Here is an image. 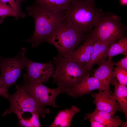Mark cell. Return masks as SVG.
Instances as JSON below:
<instances>
[{
    "instance_id": "obj_1",
    "label": "cell",
    "mask_w": 127,
    "mask_h": 127,
    "mask_svg": "<svg viewBox=\"0 0 127 127\" xmlns=\"http://www.w3.org/2000/svg\"><path fill=\"white\" fill-rule=\"evenodd\" d=\"M28 15L35 22L33 34L25 41L30 43L32 47H37L50 35L60 25L66 17L65 11L56 13L44 9L35 4L28 6Z\"/></svg>"
},
{
    "instance_id": "obj_2",
    "label": "cell",
    "mask_w": 127,
    "mask_h": 127,
    "mask_svg": "<svg viewBox=\"0 0 127 127\" xmlns=\"http://www.w3.org/2000/svg\"><path fill=\"white\" fill-rule=\"evenodd\" d=\"M53 62L54 71L52 82L65 90L66 93L87 76L90 75L86 64H81L58 55L54 57Z\"/></svg>"
},
{
    "instance_id": "obj_3",
    "label": "cell",
    "mask_w": 127,
    "mask_h": 127,
    "mask_svg": "<svg viewBox=\"0 0 127 127\" xmlns=\"http://www.w3.org/2000/svg\"><path fill=\"white\" fill-rule=\"evenodd\" d=\"M89 35L76 28L66 17L60 25L44 42L48 43L56 48L58 56L70 58L71 52Z\"/></svg>"
},
{
    "instance_id": "obj_4",
    "label": "cell",
    "mask_w": 127,
    "mask_h": 127,
    "mask_svg": "<svg viewBox=\"0 0 127 127\" xmlns=\"http://www.w3.org/2000/svg\"><path fill=\"white\" fill-rule=\"evenodd\" d=\"M66 17L76 28L89 35L103 13L96 7L94 1L75 0L65 12Z\"/></svg>"
},
{
    "instance_id": "obj_5",
    "label": "cell",
    "mask_w": 127,
    "mask_h": 127,
    "mask_svg": "<svg viewBox=\"0 0 127 127\" xmlns=\"http://www.w3.org/2000/svg\"><path fill=\"white\" fill-rule=\"evenodd\" d=\"M127 27L122 22L121 18L111 13H104L89 36L94 41L109 46L126 36Z\"/></svg>"
},
{
    "instance_id": "obj_6",
    "label": "cell",
    "mask_w": 127,
    "mask_h": 127,
    "mask_svg": "<svg viewBox=\"0 0 127 127\" xmlns=\"http://www.w3.org/2000/svg\"><path fill=\"white\" fill-rule=\"evenodd\" d=\"M16 87L15 92L12 95H9L7 98L10 103V107L6 110L2 116L16 110L24 112L36 113L42 118L45 117L46 113H49L48 108L40 107L28 93L23 90L18 85H16Z\"/></svg>"
},
{
    "instance_id": "obj_7",
    "label": "cell",
    "mask_w": 127,
    "mask_h": 127,
    "mask_svg": "<svg viewBox=\"0 0 127 127\" xmlns=\"http://www.w3.org/2000/svg\"><path fill=\"white\" fill-rule=\"evenodd\" d=\"M34 99L41 107L50 106L54 108H59L56 103V99L60 94L66 91L57 87L55 88L48 87L43 83L32 82L24 80L21 85H18Z\"/></svg>"
},
{
    "instance_id": "obj_8",
    "label": "cell",
    "mask_w": 127,
    "mask_h": 127,
    "mask_svg": "<svg viewBox=\"0 0 127 127\" xmlns=\"http://www.w3.org/2000/svg\"><path fill=\"white\" fill-rule=\"evenodd\" d=\"M26 48H23L14 57L6 58L0 56V79L8 90L10 86L16 84L22 70L29 60L26 56Z\"/></svg>"
},
{
    "instance_id": "obj_9",
    "label": "cell",
    "mask_w": 127,
    "mask_h": 127,
    "mask_svg": "<svg viewBox=\"0 0 127 127\" xmlns=\"http://www.w3.org/2000/svg\"><path fill=\"white\" fill-rule=\"evenodd\" d=\"M25 67L26 72L23 75L24 79L35 82H48L54 71V65L51 61L41 63L29 60Z\"/></svg>"
},
{
    "instance_id": "obj_10",
    "label": "cell",
    "mask_w": 127,
    "mask_h": 127,
    "mask_svg": "<svg viewBox=\"0 0 127 127\" xmlns=\"http://www.w3.org/2000/svg\"><path fill=\"white\" fill-rule=\"evenodd\" d=\"M110 92L107 90H99L91 95L94 100L93 101L98 110L115 115L117 111L123 112L119 104Z\"/></svg>"
},
{
    "instance_id": "obj_11",
    "label": "cell",
    "mask_w": 127,
    "mask_h": 127,
    "mask_svg": "<svg viewBox=\"0 0 127 127\" xmlns=\"http://www.w3.org/2000/svg\"><path fill=\"white\" fill-rule=\"evenodd\" d=\"M96 89L104 90L96 78L88 75L69 90L66 94L72 97L76 98L83 96Z\"/></svg>"
},
{
    "instance_id": "obj_12",
    "label": "cell",
    "mask_w": 127,
    "mask_h": 127,
    "mask_svg": "<svg viewBox=\"0 0 127 127\" xmlns=\"http://www.w3.org/2000/svg\"><path fill=\"white\" fill-rule=\"evenodd\" d=\"M112 61L107 60L99 65L93 70V76L99 81L104 90H107L111 93L110 85L112 80L115 77L113 71V65Z\"/></svg>"
},
{
    "instance_id": "obj_13",
    "label": "cell",
    "mask_w": 127,
    "mask_h": 127,
    "mask_svg": "<svg viewBox=\"0 0 127 127\" xmlns=\"http://www.w3.org/2000/svg\"><path fill=\"white\" fill-rule=\"evenodd\" d=\"M94 41L89 35L83 43L71 52L70 58L76 62L86 64L90 59L93 50Z\"/></svg>"
},
{
    "instance_id": "obj_14",
    "label": "cell",
    "mask_w": 127,
    "mask_h": 127,
    "mask_svg": "<svg viewBox=\"0 0 127 127\" xmlns=\"http://www.w3.org/2000/svg\"><path fill=\"white\" fill-rule=\"evenodd\" d=\"M80 111L79 109L75 105H72L70 108H65L59 111L52 123L48 126L50 127H70L73 117Z\"/></svg>"
},
{
    "instance_id": "obj_15",
    "label": "cell",
    "mask_w": 127,
    "mask_h": 127,
    "mask_svg": "<svg viewBox=\"0 0 127 127\" xmlns=\"http://www.w3.org/2000/svg\"><path fill=\"white\" fill-rule=\"evenodd\" d=\"M110 46L98 41H94L93 50L89 61L86 64L90 70L94 65L98 66L106 61L107 57V52Z\"/></svg>"
},
{
    "instance_id": "obj_16",
    "label": "cell",
    "mask_w": 127,
    "mask_h": 127,
    "mask_svg": "<svg viewBox=\"0 0 127 127\" xmlns=\"http://www.w3.org/2000/svg\"><path fill=\"white\" fill-rule=\"evenodd\" d=\"M75 0H35V4L45 10L56 13L65 11Z\"/></svg>"
},
{
    "instance_id": "obj_17",
    "label": "cell",
    "mask_w": 127,
    "mask_h": 127,
    "mask_svg": "<svg viewBox=\"0 0 127 127\" xmlns=\"http://www.w3.org/2000/svg\"><path fill=\"white\" fill-rule=\"evenodd\" d=\"M114 86L112 95L121 108L126 118L127 119V87L126 86L120 84L115 77L111 83Z\"/></svg>"
},
{
    "instance_id": "obj_18",
    "label": "cell",
    "mask_w": 127,
    "mask_h": 127,
    "mask_svg": "<svg viewBox=\"0 0 127 127\" xmlns=\"http://www.w3.org/2000/svg\"><path fill=\"white\" fill-rule=\"evenodd\" d=\"M127 56V37L116 40L109 46L107 52V60L112 61L114 56L119 54Z\"/></svg>"
},
{
    "instance_id": "obj_19",
    "label": "cell",
    "mask_w": 127,
    "mask_h": 127,
    "mask_svg": "<svg viewBox=\"0 0 127 127\" xmlns=\"http://www.w3.org/2000/svg\"><path fill=\"white\" fill-rule=\"evenodd\" d=\"M16 115L18 120V125L19 126L25 127H40L42 126L39 121V115L37 114L33 113L31 117L29 119H25L22 116L24 112L15 111H14Z\"/></svg>"
},
{
    "instance_id": "obj_20",
    "label": "cell",
    "mask_w": 127,
    "mask_h": 127,
    "mask_svg": "<svg viewBox=\"0 0 127 127\" xmlns=\"http://www.w3.org/2000/svg\"><path fill=\"white\" fill-rule=\"evenodd\" d=\"M93 112L112 124L114 127H118L122 122L119 116L115 115H112L108 112L99 110L96 108Z\"/></svg>"
},
{
    "instance_id": "obj_21",
    "label": "cell",
    "mask_w": 127,
    "mask_h": 127,
    "mask_svg": "<svg viewBox=\"0 0 127 127\" xmlns=\"http://www.w3.org/2000/svg\"><path fill=\"white\" fill-rule=\"evenodd\" d=\"M9 16L15 17L16 20L19 18L16 13L9 5L0 1V17L4 19Z\"/></svg>"
},
{
    "instance_id": "obj_22",
    "label": "cell",
    "mask_w": 127,
    "mask_h": 127,
    "mask_svg": "<svg viewBox=\"0 0 127 127\" xmlns=\"http://www.w3.org/2000/svg\"><path fill=\"white\" fill-rule=\"evenodd\" d=\"M114 75L120 84L127 85V71L114 67Z\"/></svg>"
},
{
    "instance_id": "obj_23",
    "label": "cell",
    "mask_w": 127,
    "mask_h": 127,
    "mask_svg": "<svg viewBox=\"0 0 127 127\" xmlns=\"http://www.w3.org/2000/svg\"><path fill=\"white\" fill-rule=\"evenodd\" d=\"M92 119L95 121L104 125L105 127H114V125L107 122L101 117L93 112L91 113H86L84 117L85 120Z\"/></svg>"
},
{
    "instance_id": "obj_24",
    "label": "cell",
    "mask_w": 127,
    "mask_h": 127,
    "mask_svg": "<svg viewBox=\"0 0 127 127\" xmlns=\"http://www.w3.org/2000/svg\"><path fill=\"white\" fill-rule=\"evenodd\" d=\"M0 1L6 3H8L9 5L16 13L19 18H24L25 16V14L21 11L20 5L18 3L17 0H0Z\"/></svg>"
},
{
    "instance_id": "obj_25",
    "label": "cell",
    "mask_w": 127,
    "mask_h": 127,
    "mask_svg": "<svg viewBox=\"0 0 127 127\" xmlns=\"http://www.w3.org/2000/svg\"><path fill=\"white\" fill-rule=\"evenodd\" d=\"M112 63L113 65H115L117 68L127 71V56L118 61L112 62Z\"/></svg>"
},
{
    "instance_id": "obj_26",
    "label": "cell",
    "mask_w": 127,
    "mask_h": 127,
    "mask_svg": "<svg viewBox=\"0 0 127 127\" xmlns=\"http://www.w3.org/2000/svg\"><path fill=\"white\" fill-rule=\"evenodd\" d=\"M8 90L0 79V96L7 99L9 95Z\"/></svg>"
},
{
    "instance_id": "obj_27",
    "label": "cell",
    "mask_w": 127,
    "mask_h": 127,
    "mask_svg": "<svg viewBox=\"0 0 127 127\" xmlns=\"http://www.w3.org/2000/svg\"><path fill=\"white\" fill-rule=\"evenodd\" d=\"M89 119L91 127H105L104 125L95 121L92 119Z\"/></svg>"
},
{
    "instance_id": "obj_28",
    "label": "cell",
    "mask_w": 127,
    "mask_h": 127,
    "mask_svg": "<svg viewBox=\"0 0 127 127\" xmlns=\"http://www.w3.org/2000/svg\"><path fill=\"white\" fill-rule=\"evenodd\" d=\"M121 127H127V120L124 122H122L119 126Z\"/></svg>"
},
{
    "instance_id": "obj_29",
    "label": "cell",
    "mask_w": 127,
    "mask_h": 127,
    "mask_svg": "<svg viewBox=\"0 0 127 127\" xmlns=\"http://www.w3.org/2000/svg\"><path fill=\"white\" fill-rule=\"evenodd\" d=\"M121 4L122 5H126L127 4V0H120Z\"/></svg>"
},
{
    "instance_id": "obj_30",
    "label": "cell",
    "mask_w": 127,
    "mask_h": 127,
    "mask_svg": "<svg viewBox=\"0 0 127 127\" xmlns=\"http://www.w3.org/2000/svg\"><path fill=\"white\" fill-rule=\"evenodd\" d=\"M24 0H17L18 4L20 5L21 3Z\"/></svg>"
},
{
    "instance_id": "obj_31",
    "label": "cell",
    "mask_w": 127,
    "mask_h": 127,
    "mask_svg": "<svg viewBox=\"0 0 127 127\" xmlns=\"http://www.w3.org/2000/svg\"><path fill=\"white\" fill-rule=\"evenodd\" d=\"M3 21V19L1 18H0V24H1Z\"/></svg>"
},
{
    "instance_id": "obj_32",
    "label": "cell",
    "mask_w": 127,
    "mask_h": 127,
    "mask_svg": "<svg viewBox=\"0 0 127 127\" xmlns=\"http://www.w3.org/2000/svg\"><path fill=\"white\" fill-rule=\"evenodd\" d=\"M85 1H94V0H84Z\"/></svg>"
}]
</instances>
